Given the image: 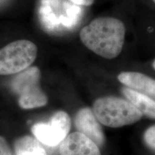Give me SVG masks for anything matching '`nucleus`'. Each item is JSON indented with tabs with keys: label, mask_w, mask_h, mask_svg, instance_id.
Instances as JSON below:
<instances>
[{
	"label": "nucleus",
	"mask_w": 155,
	"mask_h": 155,
	"mask_svg": "<svg viewBox=\"0 0 155 155\" xmlns=\"http://www.w3.org/2000/svg\"><path fill=\"white\" fill-rule=\"evenodd\" d=\"M122 91L128 100L132 103L141 113L155 119V101L154 100L131 88H125Z\"/></svg>",
	"instance_id": "9"
},
{
	"label": "nucleus",
	"mask_w": 155,
	"mask_h": 155,
	"mask_svg": "<svg viewBox=\"0 0 155 155\" xmlns=\"http://www.w3.org/2000/svg\"><path fill=\"white\" fill-rule=\"evenodd\" d=\"M75 125L79 132L90 138L98 146L103 144L104 137L101 127L91 108H83L78 111L75 118Z\"/></svg>",
	"instance_id": "7"
},
{
	"label": "nucleus",
	"mask_w": 155,
	"mask_h": 155,
	"mask_svg": "<svg viewBox=\"0 0 155 155\" xmlns=\"http://www.w3.org/2000/svg\"><path fill=\"white\" fill-rule=\"evenodd\" d=\"M153 2H154L155 3V0H153Z\"/></svg>",
	"instance_id": "15"
},
{
	"label": "nucleus",
	"mask_w": 155,
	"mask_h": 155,
	"mask_svg": "<svg viewBox=\"0 0 155 155\" xmlns=\"http://www.w3.org/2000/svg\"><path fill=\"white\" fill-rule=\"evenodd\" d=\"M153 67H154V68L155 69V60L154 61V62H153Z\"/></svg>",
	"instance_id": "14"
},
{
	"label": "nucleus",
	"mask_w": 155,
	"mask_h": 155,
	"mask_svg": "<svg viewBox=\"0 0 155 155\" xmlns=\"http://www.w3.org/2000/svg\"><path fill=\"white\" fill-rule=\"evenodd\" d=\"M40 71L38 67H29L19 73L12 81V88L19 96V106L23 109L42 107L48 97L40 86Z\"/></svg>",
	"instance_id": "3"
},
{
	"label": "nucleus",
	"mask_w": 155,
	"mask_h": 155,
	"mask_svg": "<svg viewBox=\"0 0 155 155\" xmlns=\"http://www.w3.org/2000/svg\"><path fill=\"white\" fill-rule=\"evenodd\" d=\"M60 153L61 155H101L98 145L79 131L70 134L63 139Z\"/></svg>",
	"instance_id": "6"
},
{
	"label": "nucleus",
	"mask_w": 155,
	"mask_h": 155,
	"mask_svg": "<svg viewBox=\"0 0 155 155\" xmlns=\"http://www.w3.org/2000/svg\"><path fill=\"white\" fill-rule=\"evenodd\" d=\"M15 152L16 155H47L40 141L30 136H24L17 139Z\"/></svg>",
	"instance_id": "10"
},
{
	"label": "nucleus",
	"mask_w": 155,
	"mask_h": 155,
	"mask_svg": "<svg viewBox=\"0 0 155 155\" xmlns=\"http://www.w3.org/2000/svg\"><path fill=\"white\" fill-rule=\"evenodd\" d=\"M144 139L147 146L155 150V126L150 127L145 131Z\"/></svg>",
	"instance_id": "11"
},
{
	"label": "nucleus",
	"mask_w": 155,
	"mask_h": 155,
	"mask_svg": "<svg viewBox=\"0 0 155 155\" xmlns=\"http://www.w3.org/2000/svg\"><path fill=\"white\" fill-rule=\"evenodd\" d=\"M118 79L133 90L155 96V80L146 75L137 72H123L119 75Z\"/></svg>",
	"instance_id": "8"
},
{
	"label": "nucleus",
	"mask_w": 155,
	"mask_h": 155,
	"mask_svg": "<svg viewBox=\"0 0 155 155\" xmlns=\"http://www.w3.org/2000/svg\"><path fill=\"white\" fill-rule=\"evenodd\" d=\"M38 47L28 40H16L0 49V75L19 73L35 61Z\"/></svg>",
	"instance_id": "4"
},
{
	"label": "nucleus",
	"mask_w": 155,
	"mask_h": 155,
	"mask_svg": "<svg viewBox=\"0 0 155 155\" xmlns=\"http://www.w3.org/2000/svg\"><path fill=\"white\" fill-rule=\"evenodd\" d=\"M71 127V121L68 114L59 111L53 114L48 123L35 124L32 128V132L40 142L55 147L67 137Z\"/></svg>",
	"instance_id": "5"
},
{
	"label": "nucleus",
	"mask_w": 155,
	"mask_h": 155,
	"mask_svg": "<svg viewBox=\"0 0 155 155\" xmlns=\"http://www.w3.org/2000/svg\"><path fill=\"white\" fill-rule=\"evenodd\" d=\"M125 33V26L121 20L98 17L81 30L80 38L83 45L96 55L113 59L121 53Z\"/></svg>",
	"instance_id": "1"
},
{
	"label": "nucleus",
	"mask_w": 155,
	"mask_h": 155,
	"mask_svg": "<svg viewBox=\"0 0 155 155\" xmlns=\"http://www.w3.org/2000/svg\"><path fill=\"white\" fill-rule=\"evenodd\" d=\"M93 111L98 121L112 128L132 124L143 116L129 101L111 96L98 98L93 105Z\"/></svg>",
	"instance_id": "2"
},
{
	"label": "nucleus",
	"mask_w": 155,
	"mask_h": 155,
	"mask_svg": "<svg viewBox=\"0 0 155 155\" xmlns=\"http://www.w3.org/2000/svg\"><path fill=\"white\" fill-rule=\"evenodd\" d=\"M0 155H12L8 143L4 137L0 136Z\"/></svg>",
	"instance_id": "12"
},
{
	"label": "nucleus",
	"mask_w": 155,
	"mask_h": 155,
	"mask_svg": "<svg viewBox=\"0 0 155 155\" xmlns=\"http://www.w3.org/2000/svg\"><path fill=\"white\" fill-rule=\"evenodd\" d=\"M72 2L78 6H91L94 2V0H71Z\"/></svg>",
	"instance_id": "13"
}]
</instances>
